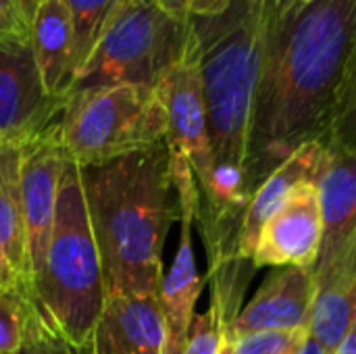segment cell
<instances>
[{
	"label": "cell",
	"mask_w": 356,
	"mask_h": 354,
	"mask_svg": "<svg viewBox=\"0 0 356 354\" xmlns=\"http://www.w3.org/2000/svg\"><path fill=\"white\" fill-rule=\"evenodd\" d=\"M215 159L248 169L261 71L263 0H232L213 17L190 15Z\"/></svg>",
	"instance_id": "4"
},
{
	"label": "cell",
	"mask_w": 356,
	"mask_h": 354,
	"mask_svg": "<svg viewBox=\"0 0 356 354\" xmlns=\"http://www.w3.org/2000/svg\"><path fill=\"white\" fill-rule=\"evenodd\" d=\"M31 40V19L15 0H0V50H25Z\"/></svg>",
	"instance_id": "23"
},
{
	"label": "cell",
	"mask_w": 356,
	"mask_h": 354,
	"mask_svg": "<svg viewBox=\"0 0 356 354\" xmlns=\"http://www.w3.org/2000/svg\"><path fill=\"white\" fill-rule=\"evenodd\" d=\"M229 2L232 0H192L190 15H196V17H213V15L223 13L229 6Z\"/></svg>",
	"instance_id": "26"
},
{
	"label": "cell",
	"mask_w": 356,
	"mask_h": 354,
	"mask_svg": "<svg viewBox=\"0 0 356 354\" xmlns=\"http://www.w3.org/2000/svg\"><path fill=\"white\" fill-rule=\"evenodd\" d=\"M298 354H330L311 334L307 336V340H305V344L300 346V351H298Z\"/></svg>",
	"instance_id": "29"
},
{
	"label": "cell",
	"mask_w": 356,
	"mask_h": 354,
	"mask_svg": "<svg viewBox=\"0 0 356 354\" xmlns=\"http://www.w3.org/2000/svg\"><path fill=\"white\" fill-rule=\"evenodd\" d=\"M296 354H298V353H296Z\"/></svg>",
	"instance_id": "33"
},
{
	"label": "cell",
	"mask_w": 356,
	"mask_h": 354,
	"mask_svg": "<svg viewBox=\"0 0 356 354\" xmlns=\"http://www.w3.org/2000/svg\"><path fill=\"white\" fill-rule=\"evenodd\" d=\"M69 8L75 33V61L77 73L88 63L92 50L96 48L100 33L115 10L119 0H63ZM77 77V75H75Z\"/></svg>",
	"instance_id": "19"
},
{
	"label": "cell",
	"mask_w": 356,
	"mask_h": 354,
	"mask_svg": "<svg viewBox=\"0 0 356 354\" xmlns=\"http://www.w3.org/2000/svg\"><path fill=\"white\" fill-rule=\"evenodd\" d=\"M65 98L44 88L31 48L0 50V144L21 146L58 121Z\"/></svg>",
	"instance_id": "10"
},
{
	"label": "cell",
	"mask_w": 356,
	"mask_h": 354,
	"mask_svg": "<svg viewBox=\"0 0 356 354\" xmlns=\"http://www.w3.org/2000/svg\"><path fill=\"white\" fill-rule=\"evenodd\" d=\"M40 325L79 348H90L106 305L102 259L92 232L81 169L67 159L56 194L54 223L42 271L31 284Z\"/></svg>",
	"instance_id": "3"
},
{
	"label": "cell",
	"mask_w": 356,
	"mask_h": 354,
	"mask_svg": "<svg viewBox=\"0 0 356 354\" xmlns=\"http://www.w3.org/2000/svg\"><path fill=\"white\" fill-rule=\"evenodd\" d=\"M323 142L311 140L298 146L275 171L267 175V179L257 188L240 234V255L244 261L252 263V252L259 240L263 225L275 215V211L286 202L290 192L305 182H315L321 159H323ZM254 267V265H252Z\"/></svg>",
	"instance_id": "16"
},
{
	"label": "cell",
	"mask_w": 356,
	"mask_h": 354,
	"mask_svg": "<svg viewBox=\"0 0 356 354\" xmlns=\"http://www.w3.org/2000/svg\"><path fill=\"white\" fill-rule=\"evenodd\" d=\"M309 330L296 332H252L229 338L234 354H296L305 344Z\"/></svg>",
	"instance_id": "21"
},
{
	"label": "cell",
	"mask_w": 356,
	"mask_h": 354,
	"mask_svg": "<svg viewBox=\"0 0 356 354\" xmlns=\"http://www.w3.org/2000/svg\"><path fill=\"white\" fill-rule=\"evenodd\" d=\"M56 125L67 159L81 169L152 148L167 138L156 88L134 83L71 92Z\"/></svg>",
	"instance_id": "5"
},
{
	"label": "cell",
	"mask_w": 356,
	"mask_h": 354,
	"mask_svg": "<svg viewBox=\"0 0 356 354\" xmlns=\"http://www.w3.org/2000/svg\"><path fill=\"white\" fill-rule=\"evenodd\" d=\"M165 323L159 296H106L92 354H163Z\"/></svg>",
	"instance_id": "12"
},
{
	"label": "cell",
	"mask_w": 356,
	"mask_h": 354,
	"mask_svg": "<svg viewBox=\"0 0 356 354\" xmlns=\"http://www.w3.org/2000/svg\"><path fill=\"white\" fill-rule=\"evenodd\" d=\"M315 303L309 334L332 353L356 317V234L325 265L313 269Z\"/></svg>",
	"instance_id": "13"
},
{
	"label": "cell",
	"mask_w": 356,
	"mask_h": 354,
	"mask_svg": "<svg viewBox=\"0 0 356 354\" xmlns=\"http://www.w3.org/2000/svg\"><path fill=\"white\" fill-rule=\"evenodd\" d=\"M159 4H161L169 15H173V17L179 19V21H188V19H190L192 0H159Z\"/></svg>",
	"instance_id": "27"
},
{
	"label": "cell",
	"mask_w": 356,
	"mask_h": 354,
	"mask_svg": "<svg viewBox=\"0 0 356 354\" xmlns=\"http://www.w3.org/2000/svg\"><path fill=\"white\" fill-rule=\"evenodd\" d=\"M321 142L356 154V38Z\"/></svg>",
	"instance_id": "18"
},
{
	"label": "cell",
	"mask_w": 356,
	"mask_h": 354,
	"mask_svg": "<svg viewBox=\"0 0 356 354\" xmlns=\"http://www.w3.org/2000/svg\"><path fill=\"white\" fill-rule=\"evenodd\" d=\"M225 340L227 328L219 311L215 307H209V311L194 315L184 354H221Z\"/></svg>",
	"instance_id": "22"
},
{
	"label": "cell",
	"mask_w": 356,
	"mask_h": 354,
	"mask_svg": "<svg viewBox=\"0 0 356 354\" xmlns=\"http://www.w3.org/2000/svg\"><path fill=\"white\" fill-rule=\"evenodd\" d=\"M33 319L31 300L19 288L0 290V354H19Z\"/></svg>",
	"instance_id": "20"
},
{
	"label": "cell",
	"mask_w": 356,
	"mask_h": 354,
	"mask_svg": "<svg viewBox=\"0 0 356 354\" xmlns=\"http://www.w3.org/2000/svg\"><path fill=\"white\" fill-rule=\"evenodd\" d=\"M19 354H92L90 348H79V346H73L52 334H48L40 321L31 319V325H29V334H27V340L21 348Z\"/></svg>",
	"instance_id": "24"
},
{
	"label": "cell",
	"mask_w": 356,
	"mask_h": 354,
	"mask_svg": "<svg viewBox=\"0 0 356 354\" xmlns=\"http://www.w3.org/2000/svg\"><path fill=\"white\" fill-rule=\"evenodd\" d=\"M323 242V213L315 182L298 184L275 215L263 225L252 265L315 269Z\"/></svg>",
	"instance_id": "9"
},
{
	"label": "cell",
	"mask_w": 356,
	"mask_h": 354,
	"mask_svg": "<svg viewBox=\"0 0 356 354\" xmlns=\"http://www.w3.org/2000/svg\"><path fill=\"white\" fill-rule=\"evenodd\" d=\"M221 354H234V351H232V344H229V340H225V344H223V348H221Z\"/></svg>",
	"instance_id": "31"
},
{
	"label": "cell",
	"mask_w": 356,
	"mask_h": 354,
	"mask_svg": "<svg viewBox=\"0 0 356 354\" xmlns=\"http://www.w3.org/2000/svg\"><path fill=\"white\" fill-rule=\"evenodd\" d=\"M65 163L67 154L63 150L56 123L21 144V198L31 284L44 265L46 246L54 223L58 179Z\"/></svg>",
	"instance_id": "8"
},
{
	"label": "cell",
	"mask_w": 356,
	"mask_h": 354,
	"mask_svg": "<svg viewBox=\"0 0 356 354\" xmlns=\"http://www.w3.org/2000/svg\"><path fill=\"white\" fill-rule=\"evenodd\" d=\"M21 8H23V13L31 19L33 17V13H35V8L44 2V0H15Z\"/></svg>",
	"instance_id": "30"
},
{
	"label": "cell",
	"mask_w": 356,
	"mask_h": 354,
	"mask_svg": "<svg viewBox=\"0 0 356 354\" xmlns=\"http://www.w3.org/2000/svg\"><path fill=\"white\" fill-rule=\"evenodd\" d=\"M2 288H19L27 294L25 286H23V280L19 277L15 265L10 263V259L4 255V250L0 248V290ZM29 298V296H27Z\"/></svg>",
	"instance_id": "25"
},
{
	"label": "cell",
	"mask_w": 356,
	"mask_h": 354,
	"mask_svg": "<svg viewBox=\"0 0 356 354\" xmlns=\"http://www.w3.org/2000/svg\"><path fill=\"white\" fill-rule=\"evenodd\" d=\"M317 190L323 213V242L315 267L332 261L356 234V154L323 144Z\"/></svg>",
	"instance_id": "14"
},
{
	"label": "cell",
	"mask_w": 356,
	"mask_h": 354,
	"mask_svg": "<svg viewBox=\"0 0 356 354\" xmlns=\"http://www.w3.org/2000/svg\"><path fill=\"white\" fill-rule=\"evenodd\" d=\"M302 2H311V0H302Z\"/></svg>",
	"instance_id": "32"
},
{
	"label": "cell",
	"mask_w": 356,
	"mask_h": 354,
	"mask_svg": "<svg viewBox=\"0 0 356 354\" xmlns=\"http://www.w3.org/2000/svg\"><path fill=\"white\" fill-rule=\"evenodd\" d=\"M0 248L15 265L29 296L31 265L23 223L21 146L15 144H0Z\"/></svg>",
	"instance_id": "17"
},
{
	"label": "cell",
	"mask_w": 356,
	"mask_h": 354,
	"mask_svg": "<svg viewBox=\"0 0 356 354\" xmlns=\"http://www.w3.org/2000/svg\"><path fill=\"white\" fill-rule=\"evenodd\" d=\"M188 44L190 19H175L159 0H119L71 92L121 83L156 88Z\"/></svg>",
	"instance_id": "6"
},
{
	"label": "cell",
	"mask_w": 356,
	"mask_h": 354,
	"mask_svg": "<svg viewBox=\"0 0 356 354\" xmlns=\"http://www.w3.org/2000/svg\"><path fill=\"white\" fill-rule=\"evenodd\" d=\"M81 182L106 296H161L163 246L179 221L167 144L83 167Z\"/></svg>",
	"instance_id": "2"
},
{
	"label": "cell",
	"mask_w": 356,
	"mask_h": 354,
	"mask_svg": "<svg viewBox=\"0 0 356 354\" xmlns=\"http://www.w3.org/2000/svg\"><path fill=\"white\" fill-rule=\"evenodd\" d=\"M156 92L167 115L165 144L171 154L184 156L190 163L198 192H202L213 179L217 159L211 146L200 63L192 27L184 56L167 69L156 83Z\"/></svg>",
	"instance_id": "7"
},
{
	"label": "cell",
	"mask_w": 356,
	"mask_h": 354,
	"mask_svg": "<svg viewBox=\"0 0 356 354\" xmlns=\"http://www.w3.org/2000/svg\"><path fill=\"white\" fill-rule=\"evenodd\" d=\"M330 354H356V317L350 323L348 332L344 334V338L340 340V344Z\"/></svg>",
	"instance_id": "28"
},
{
	"label": "cell",
	"mask_w": 356,
	"mask_h": 354,
	"mask_svg": "<svg viewBox=\"0 0 356 354\" xmlns=\"http://www.w3.org/2000/svg\"><path fill=\"white\" fill-rule=\"evenodd\" d=\"M31 54L44 88L54 98H67L77 75L75 33L63 0H44L31 17Z\"/></svg>",
	"instance_id": "15"
},
{
	"label": "cell",
	"mask_w": 356,
	"mask_h": 354,
	"mask_svg": "<svg viewBox=\"0 0 356 354\" xmlns=\"http://www.w3.org/2000/svg\"><path fill=\"white\" fill-rule=\"evenodd\" d=\"M356 38V0H263L252 106V190L298 146L321 140Z\"/></svg>",
	"instance_id": "1"
},
{
	"label": "cell",
	"mask_w": 356,
	"mask_h": 354,
	"mask_svg": "<svg viewBox=\"0 0 356 354\" xmlns=\"http://www.w3.org/2000/svg\"><path fill=\"white\" fill-rule=\"evenodd\" d=\"M315 292L313 269L282 267L267 277L252 300L240 311L227 340L252 332L309 330Z\"/></svg>",
	"instance_id": "11"
}]
</instances>
